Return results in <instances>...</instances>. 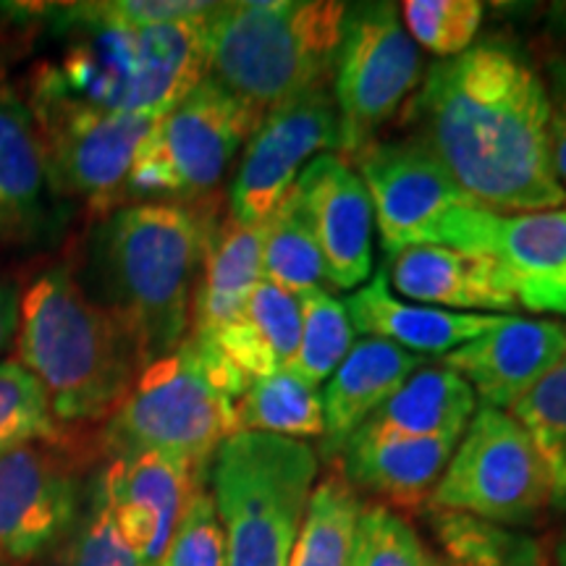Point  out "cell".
<instances>
[{
    "label": "cell",
    "mask_w": 566,
    "mask_h": 566,
    "mask_svg": "<svg viewBox=\"0 0 566 566\" xmlns=\"http://www.w3.org/2000/svg\"><path fill=\"white\" fill-rule=\"evenodd\" d=\"M420 142L478 208L525 216L566 208L548 142L543 76L522 53L483 42L436 63L412 105Z\"/></svg>",
    "instance_id": "6da1fadb"
},
{
    "label": "cell",
    "mask_w": 566,
    "mask_h": 566,
    "mask_svg": "<svg viewBox=\"0 0 566 566\" xmlns=\"http://www.w3.org/2000/svg\"><path fill=\"white\" fill-rule=\"evenodd\" d=\"M212 231V208L147 200L108 212L92 233L84 292L124 325L142 370L187 342Z\"/></svg>",
    "instance_id": "7a4b0ae2"
},
{
    "label": "cell",
    "mask_w": 566,
    "mask_h": 566,
    "mask_svg": "<svg viewBox=\"0 0 566 566\" xmlns=\"http://www.w3.org/2000/svg\"><path fill=\"white\" fill-rule=\"evenodd\" d=\"M17 338L59 422L108 420L142 373L132 336L69 268L45 271L21 294Z\"/></svg>",
    "instance_id": "3957f363"
},
{
    "label": "cell",
    "mask_w": 566,
    "mask_h": 566,
    "mask_svg": "<svg viewBox=\"0 0 566 566\" xmlns=\"http://www.w3.org/2000/svg\"><path fill=\"white\" fill-rule=\"evenodd\" d=\"M346 3L237 0L202 19L208 80L268 113L331 80Z\"/></svg>",
    "instance_id": "277c9868"
},
{
    "label": "cell",
    "mask_w": 566,
    "mask_h": 566,
    "mask_svg": "<svg viewBox=\"0 0 566 566\" xmlns=\"http://www.w3.org/2000/svg\"><path fill=\"white\" fill-rule=\"evenodd\" d=\"M247 378L216 344L187 336L179 349L137 375L122 407L105 424L113 457H176L205 470L226 438L237 433V399Z\"/></svg>",
    "instance_id": "5b68a950"
},
{
    "label": "cell",
    "mask_w": 566,
    "mask_h": 566,
    "mask_svg": "<svg viewBox=\"0 0 566 566\" xmlns=\"http://www.w3.org/2000/svg\"><path fill=\"white\" fill-rule=\"evenodd\" d=\"M317 478L310 443L233 433L212 454V504L226 537V566H289Z\"/></svg>",
    "instance_id": "8992f818"
},
{
    "label": "cell",
    "mask_w": 566,
    "mask_h": 566,
    "mask_svg": "<svg viewBox=\"0 0 566 566\" xmlns=\"http://www.w3.org/2000/svg\"><path fill=\"white\" fill-rule=\"evenodd\" d=\"M265 113L205 80L142 139L129 192L197 200L218 187Z\"/></svg>",
    "instance_id": "52a82bcc"
},
{
    "label": "cell",
    "mask_w": 566,
    "mask_h": 566,
    "mask_svg": "<svg viewBox=\"0 0 566 566\" xmlns=\"http://www.w3.org/2000/svg\"><path fill=\"white\" fill-rule=\"evenodd\" d=\"M428 501L436 512L514 530L533 525L551 506V480L527 430L509 412L483 407Z\"/></svg>",
    "instance_id": "ba28073f"
},
{
    "label": "cell",
    "mask_w": 566,
    "mask_h": 566,
    "mask_svg": "<svg viewBox=\"0 0 566 566\" xmlns=\"http://www.w3.org/2000/svg\"><path fill=\"white\" fill-rule=\"evenodd\" d=\"M422 59L394 3L346 6L334 59V103L344 155L373 145L420 84Z\"/></svg>",
    "instance_id": "9c48e42d"
},
{
    "label": "cell",
    "mask_w": 566,
    "mask_h": 566,
    "mask_svg": "<svg viewBox=\"0 0 566 566\" xmlns=\"http://www.w3.org/2000/svg\"><path fill=\"white\" fill-rule=\"evenodd\" d=\"M430 244L491 260L516 307L566 317V208L499 216L464 205L446 212Z\"/></svg>",
    "instance_id": "30bf717a"
},
{
    "label": "cell",
    "mask_w": 566,
    "mask_h": 566,
    "mask_svg": "<svg viewBox=\"0 0 566 566\" xmlns=\"http://www.w3.org/2000/svg\"><path fill=\"white\" fill-rule=\"evenodd\" d=\"M53 192L84 197L108 210L129 192L137 150L158 118L97 111L63 101H32Z\"/></svg>",
    "instance_id": "8fae6325"
},
{
    "label": "cell",
    "mask_w": 566,
    "mask_h": 566,
    "mask_svg": "<svg viewBox=\"0 0 566 566\" xmlns=\"http://www.w3.org/2000/svg\"><path fill=\"white\" fill-rule=\"evenodd\" d=\"M342 150L338 113L328 82L289 97L263 116L247 142L229 189V216L247 226H263L292 192L313 155Z\"/></svg>",
    "instance_id": "7c38bea8"
},
{
    "label": "cell",
    "mask_w": 566,
    "mask_h": 566,
    "mask_svg": "<svg viewBox=\"0 0 566 566\" xmlns=\"http://www.w3.org/2000/svg\"><path fill=\"white\" fill-rule=\"evenodd\" d=\"M53 443L0 454V558L38 562L63 546L80 522V478Z\"/></svg>",
    "instance_id": "4fadbf2b"
},
{
    "label": "cell",
    "mask_w": 566,
    "mask_h": 566,
    "mask_svg": "<svg viewBox=\"0 0 566 566\" xmlns=\"http://www.w3.org/2000/svg\"><path fill=\"white\" fill-rule=\"evenodd\" d=\"M354 160L388 254L430 244L446 212L475 205L417 139H375Z\"/></svg>",
    "instance_id": "5bb4252c"
},
{
    "label": "cell",
    "mask_w": 566,
    "mask_h": 566,
    "mask_svg": "<svg viewBox=\"0 0 566 566\" xmlns=\"http://www.w3.org/2000/svg\"><path fill=\"white\" fill-rule=\"evenodd\" d=\"M200 475L184 459L139 451L116 457L97 478L118 533L142 566H160Z\"/></svg>",
    "instance_id": "9a60e30c"
},
{
    "label": "cell",
    "mask_w": 566,
    "mask_h": 566,
    "mask_svg": "<svg viewBox=\"0 0 566 566\" xmlns=\"http://www.w3.org/2000/svg\"><path fill=\"white\" fill-rule=\"evenodd\" d=\"M323 252L325 281L357 289L373 271V202L359 174L342 155L323 153L294 184Z\"/></svg>",
    "instance_id": "2e32d148"
},
{
    "label": "cell",
    "mask_w": 566,
    "mask_h": 566,
    "mask_svg": "<svg viewBox=\"0 0 566 566\" xmlns=\"http://www.w3.org/2000/svg\"><path fill=\"white\" fill-rule=\"evenodd\" d=\"M566 357V328L554 321L504 315L499 325L443 354L485 407L512 409Z\"/></svg>",
    "instance_id": "e0dca14e"
},
{
    "label": "cell",
    "mask_w": 566,
    "mask_h": 566,
    "mask_svg": "<svg viewBox=\"0 0 566 566\" xmlns=\"http://www.w3.org/2000/svg\"><path fill=\"white\" fill-rule=\"evenodd\" d=\"M344 304L354 331L373 338H384V342L409 354H449L457 346L483 336L504 317L451 313V310L401 302L391 292L386 268H380L375 279L367 286L357 289Z\"/></svg>",
    "instance_id": "ac0fdd59"
},
{
    "label": "cell",
    "mask_w": 566,
    "mask_h": 566,
    "mask_svg": "<svg viewBox=\"0 0 566 566\" xmlns=\"http://www.w3.org/2000/svg\"><path fill=\"white\" fill-rule=\"evenodd\" d=\"M388 283L405 300L441 310L514 313L516 302L491 260L472 258L441 244H417L388 254Z\"/></svg>",
    "instance_id": "d6986e66"
},
{
    "label": "cell",
    "mask_w": 566,
    "mask_h": 566,
    "mask_svg": "<svg viewBox=\"0 0 566 566\" xmlns=\"http://www.w3.org/2000/svg\"><path fill=\"white\" fill-rule=\"evenodd\" d=\"M420 367L422 359L417 354L399 349L384 338L365 336L354 344L321 396L325 422L323 457L336 459L342 454L354 430Z\"/></svg>",
    "instance_id": "ffe728a7"
},
{
    "label": "cell",
    "mask_w": 566,
    "mask_h": 566,
    "mask_svg": "<svg viewBox=\"0 0 566 566\" xmlns=\"http://www.w3.org/2000/svg\"><path fill=\"white\" fill-rule=\"evenodd\" d=\"M478 396L462 375L446 365L415 370L352 438H462L475 415Z\"/></svg>",
    "instance_id": "44dd1931"
},
{
    "label": "cell",
    "mask_w": 566,
    "mask_h": 566,
    "mask_svg": "<svg viewBox=\"0 0 566 566\" xmlns=\"http://www.w3.org/2000/svg\"><path fill=\"white\" fill-rule=\"evenodd\" d=\"M459 438H349L342 449L344 472L354 491H367L399 509L430 499Z\"/></svg>",
    "instance_id": "7402d4cb"
},
{
    "label": "cell",
    "mask_w": 566,
    "mask_h": 566,
    "mask_svg": "<svg viewBox=\"0 0 566 566\" xmlns=\"http://www.w3.org/2000/svg\"><path fill=\"white\" fill-rule=\"evenodd\" d=\"M263 226L229 216L212 231L200 283H197L189 336L212 342L244 313L247 300L263 281Z\"/></svg>",
    "instance_id": "603a6c76"
},
{
    "label": "cell",
    "mask_w": 566,
    "mask_h": 566,
    "mask_svg": "<svg viewBox=\"0 0 566 566\" xmlns=\"http://www.w3.org/2000/svg\"><path fill=\"white\" fill-rule=\"evenodd\" d=\"M302 310L294 294L271 281H260L247 300L244 313L212 338L247 384L292 370L300 349Z\"/></svg>",
    "instance_id": "cb8c5ba5"
},
{
    "label": "cell",
    "mask_w": 566,
    "mask_h": 566,
    "mask_svg": "<svg viewBox=\"0 0 566 566\" xmlns=\"http://www.w3.org/2000/svg\"><path fill=\"white\" fill-rule=\"evenodd\" d=\"M48 189L51 174L32 111L0 87V221H38Z\"/></svg>",
    "instance_id": "d4e9b609"
},
{
    "label": "cell",
    "mask_w": 566,
    "mask_h": 566,
    "mask_svg": "<svg viewBox=\"0 0 566 566\" xmlns=\"http://www.w3.org/2000/svg\"><path fill=\"white\" fill-rule=\"evenodd\" d=\"M363 501L342 472H331L310 493L289 566H349Z\"/></svg>",
    "instance_id": "484cf974"
},
{
    "label": "cell",
    "mask_w": 566,
    "mask_h": 566,
    "mask_svg": "<svg viewBox=\"0 0 566 566\" xmlns=\"http://www.w3.org/2000/svg\"><path fill=\"white\" fill-rule=\"evenodd\" d=\"M323 399L313 384L294 370L252 380L237 399V433L281 438H323Z\"/></svg>",
    "instance_id": "4316f807"
},
{
    "label": "cell",
    "mask_w": 566,
    "mask_h": 566,
    "mask_svg": "<svg viewBox=\"0 0 566 566\" xmlns=\"http://www.w3.org/2000/svg\"><path fill=\"white\" fill-rule=\"evenodd\" d=\"M436 566H551L537 537L475 516L430 509Z\"/></svg>",
    "instance_id": "83f0119b"
},
{
    "label": "cell",
    "mask_w": 566,
    "mask_h": 566,
    "mask_svg": "<svg viewBox=\"0 0 566 566\" xmlns=\"http://www.w3.org/2000/svg\"><path fill=\"white\" fill-rule=\"evenodd\" d=\"M263 229V279L294 296L317 289L325 279L323 252L294 187Z\"/></svg>",
    "instance_id": "f1b7e54d"
},
{
    "label": "cell",
    "mask_w": 566,
    "mask_h": 566,
    "mask_svg": "<svg viewBox=\"0 0 566 566\" xmlns=\"http://www.w3.org/2000/svg\"><path fill=\"white\" fill-rule=\"evenodd\" d=\"M533 438L551 480V506L566 512V357L512 407Z\"/></svg>",
    "instance_id": "f546056e"
},
{
    "label": "cell",
    "mask_w": 566,
    "mask_h": 566,
    "mask_svg": "<svg viewBox=\"0 0 566 566\" xmlns=\"http://www.w3.org/2000/svg\"><path fill=\"white\" fill-rule=\"evenodd\" d=\"M302 310L300 349L292 370L307 384H323L354 346V325L346 313V304L325 289H310L296 296Z\"/></svg>",
    "instance_id": "4dcf8cb0"
},
{
    "label": "cell",
    "mask_w": 566,
    "mask_h": 566,
    "mask_svg": "<svg viewBox=\"0 0 566 566\" xmlns=\"http://www.w3.org/2000/svg\"><path fill=\"white\" fill-rule=\"evenodd\" d=\"M61 422L51 401L21 359L0 363V454L21 446L59 443Z\"/></svg>",
    "instance_id": "1f68e13d"
},
{
    "label": "cell",
    "mask_w": 566,
    "mask_h": 566,
    "mask_svg": "<svg viewBox=\"0 0 566 566\" xmlns=\"http://www.w3.org/2000/svg\"><path fill=\"white\" fill-rule=\"evenodd\" d=\"M483 13L480 0H405L399 17L417 48L449 61L470 51Z\"/></svg>",
    "instance_id": "d6a6232c"
},
{
    "label": "cell",
    "mask_w": 566,
    "mask_h": 566,
    "mask_svg": "<svg viewBox=\"0 0 566 566\" xmlns=\"http://www.w3.org/2000/svg\"><path fill=\"white\" fill-rule=\"evenodd\" d=\"M349 566H436L420 535L384 504L363 506Z\"/></svg>",
    "instance_id": "836d02e7"
},
{
    "label": "cell",
    "mask_w": 566,
    "mask_h": 566,
    "mask_svg": "<svg viewBox=\"0 0 566 566\" xmlns=\"http://www.w3.org/2000/svg\"><path fill=\"white\" fill-rule=\"evenodd\" d=\"M160 566H226V537L212 495L195 488Z\"/></svg>",
    "instance_id": "e575fe53"
},
{
    "label": "cell",
    "mask_w": 566,
    "mask_h": 566,
    "mask_svg": "<svg viewBox=\"0 0 566 566\" xmlns=\"http://www.w3.org/2000/svg\"><path fill=\"white\" fill-rule=\"evenodd\" d=\"M76 533L59 548L61 566H142L137 554L126 546L124 535L118 533L108 504H105L101 488H92L90 512L82 522H76Z\"/></svg>",
    "instance_id": "d590c367"
},
{
    "label": "cell",
    "mask_w": 566,
    "mask_h": 566,
    "mask_svg": "<svg viewBox=\"0 0 566 566\" xmlns=\"http://www.w3.org/2000/svg\"><path fill=\"white\" fill-rule=\"evenodd\" d=\"M210 9L212 3H195V0H118V3H105V11L132 30L176 24V21H197L208 17Z\"/></svg>",
    "instance_id": "8d00e7d4"
},
{
    "label": "cell",
    "mask_w": 566,
    "mask_h": 566,
    "mask_svg": "<svg viewBox=\"0 0 566 566\" xmlns=\"http://www.w3.org/2000/svg\"><path fill=\"white\" fill-rule=\"evenodd\" d=\"M543 87H546L548 103L551 160H554L558 184L566 189V55H558L548 63Z\"/></svg>",
    "instance_id": "74e56055"
},
{
    "label": "cell",
    "mask_w": 566,
    "mask_h": 566,
    "mask_svg": "<svg viewBox=\"0 0 566 566\" xmlns=\"http://www.w3.org/2000/svg\"><path fill=\"white\" fill-rule=\"evenodd\" d=\"M21 289L13 279L0 275V354H3L19 336L21 323Z\"/></svg>",
    "instance_id": "f35d334b"
},
{
    "label": "cell",
    "mask_w": 566,
    "mask_h": 566,
    "mask_svg": "<svg viewBox=\"0 0 566 566\" xmlns=\"http://www.w3.org/2000/svg\"><path fill=\"white\" fill-rule=\"evenodd\" d=\"M554 562L556 566H566V527L558 533L556 546H554Z\"/></svg>",
    "instance_id": "ab89813d"
},
{
    "label": "cell",
    "mask_w": 566,
    "mask_h": 566,
    "mask_svg": "<svg viewBox=\"0 0 566 566\" xmlns=\"http://www.w3.org/2000/svg\"><path fill=\"white\" fill-rule=\"evenodd\" d=\"M21 566H61V554L59 551H53V554L38 558V562H30V564H21Z\"/></svg>",
    "instance_id": "60d3db41"
},
{
    "label": "cell",
    "mask_w": 566,
    "mask_h": 566,
    "mask_svg": "<svg viewBox=\"0 0 566 566\" xmlns=\"http://www.w3.org/2000/svg\"><path fill=\"white\" fill-rule=\"evenodd\" d=\"M0 566H6V564H3V558H0Z\"/></svg>",
    "instance_id": "b9f144b4"
},
{
    "label": "cell",
    "mask_w": 566,
    "mask_h": 566,
    "mask_svg": "<svg viewBox=\"0 0 566 566\" xmlns=\"http://www.w3.org/2000/svg\"><path fill=\"white\" fill-rule=\"evenodd\" d=\"M0 226H3V221H0Z\"/></svg>",
    "instance_id": "7bdbcfd3"
}]
</instances>
